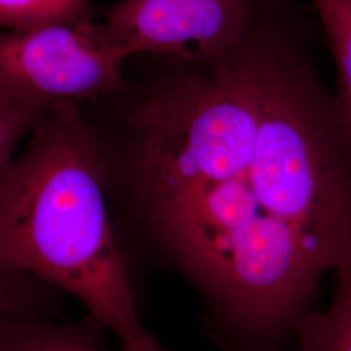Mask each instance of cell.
Masks as SVG:
<instances>
[{
  "label": "cell",
  "instance_id": "obj_1",
  "mask_svg": "<svg viewBox=\"0 0 351 351\" xmlns=\"http://www.w3.org/2000/svg\"><path fill=\"white\" fill-rule=\"evenodd\" d=\"M129 178L165 254L234 351H280L328 274L351 272V145L282 51L164 84L130 117Z\"/></svg>",
  "mask_w": 351,
  "mask_h": 351
},
{
  "label": "cell",
  "instance_id": "obj_2",
  "mask_svg": "<svg viewBox=\"0 0 351 351\" xmlns=\"http://www.w3.org/2000/svg\"><path fill=\"white\" fill-rule=\"evenodd\" d=\"M106 178L77 103L53 104L0 182V267L75 295L120 351H164L142 326Z\"/></svg>",
  "mask_w": 351,
  "mask_h": 351
},
{
  "label": "cell",
  "instance_id": "obj_3",
  "mask_svg": "<svg viewBox=\"0 0 351 351\" xmlns=\"http://www.w3.org/2000/svg\"><path fill=\"white\" fill-rule=\"evenodd\" d=\"M128 59L103 24L0 33V101L47 111L59 101L93 99L121 88Z\"/></svg>",
  "mask_w": 351,
  "mask_h": 351
},
{
  "label": "cell",
  "instance_id": "obj_4",
  "mask_svg": "<svg viewBox=\"0 0 351 351\" xmlns=\"http://www.w3.org/2000/svg\"><path fill=\"white\" fill-rule=\"evenodd\" d=\"M254 0H120L103 26L126 58L171 55L213 66L249 40Z\"/></svg>",
  "mask_w": 351,
  "mask_h": 351
},
{
  "label": "cell",
  "instance_id": "obj_5",
  "mask_svg": "<svg viewBox=\"0 0 351 351\" xmlns=\"http://www.w3.org/2000/svg\"><path fill=\"white\" fill-rule=\"evenodd\" d=\"M101 330L91 316L65 324L51 317H30L0 330V351H108Z\"/></svg>",
  "mask_w": 351,
  "mask_h": 351
},
{
  "label": "cell",
  "instance_id": "obj_6",
  "mask_svg": "<svg viewBox=\"0 0 351 351\" xmlns=\"http://www.w3.org/2000/svg\"><path fill=\"white\" fill-rule=\"evenodd\" d=\"M337 73L332 95L339 126L351 145V0H313Z\"/></svg>",
  "mask_w": 351,
  "mask_h": 351
},
{
  "label": "cell",
  "instance_id": "obj_7",
  "mask_svg": "<svg viewBox=\"0 0 351 351\" xmlns=\"http://www.w3.org/2000/svg\"><path fill=\"white\" fill-rule=\"evenodd\" d=\"M336 277L330 304L303 317L294 351H351V272Z\"/></svg>",
  "mask_w": 351,
  "mask_h": 351
},
{
  "label": "cell",
  "instance_id": "obj_8",
  "mask_svg": "<svg viewBox=\"0 0 351 351\" xmlns=\"http://www.w3.org/2000/svg\"><path fill=\"white\" fill-rule=\"evenodd\" d=\"M59 291L37 277L0 267V330L30 317H51L59 313Z\"/></svg>",
  "mask_w": 351,
  "mask_h": 351
},
{
  "label": "cell",
  "instance_id": "obj_9",
  "mask_svg": "<svg viewBox=\"0 0 351 351\" xmlns=\"http://www.w3.org/2000/svg\"><path fill=\"white\" fill-rule=\"evenodd\" d=\"M88 0H0V27L32 32L88 19Z\"/></svg>",
  "mask_w": 351,
  "mask_h": 351
},
{
  "label": "cell",
  "instance_id": "obj_10",
  "mask_svg": "<svg viewBox=\"0 0 351 351\" xmlns=\"http://www.w3.org/2000/svg\"><path fill=\"white\" fill-rule=\"evenodd\" d=\"M47 111L39 112L0 101V182L12 165L20 141L32 134Z\"/></svg>",
  "mask_w": 351,
  "mask_h": 351
}]
</instances>
